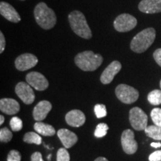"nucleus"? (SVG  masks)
<instances>
[{
    "mask_svg": "<svg viewBox=\"0 0 161 161\" xmlns=\"http://www.w3.org/2000/svg\"><path fill=\"white\" fill-rule=\"evenodd\" d=\"M115 93L118 99L125 104H132L139 98V92L135 88L127 84H119L116 86Z\"/></svg>",
    "mask_w": 161,
    "mask_h": 161,
    "instance_id": "obj_5",
    "label": "nucleus"
},
{
    "mask_svg": "<svg viewBox=\"0 0 161 161\" xmlns=\"http://www.w3.org/2000/svg\"><path fill=\"white\" fill-rule=\"evenodd\" d=\"M94 161H108V159L105 158H103V157H100V158H96Z\"/></svg>",
    "mask_w": 161,
    "mask_h": 161,
    "instance_id": "obj_35",
    "label": "nucleus"
},
{
    "mask_svg": "<svg viewBox=\"0 0 161 161\" xmlns=\"http://www.w3.org/2000/svg\"><path fill=\"white\" fill-rule=\"evenodd\" d=\"M129 121L134 129L145 130L148 124V116L141 108L138 107L133 108L129 113Z\"/></svg>",
    "mask_w": 161,
    "mask_h": 161,
    "instance_id": "obj_6",
    "label": "nucleus"
},
{
    "mask_svg": "<svg viewBox=\"0 0 161 161\" xmlns=\"http://www.w3.org/2000/svg\"><path fill=\"white\" fill-rule=\"evenodd\" d=\"M57 134L64 145V148H69L75 145L78 141V136L71 130L62 128L58 130Z\"/></svg>",
    "mask_w": 161,
    "mask_h": 161,
    "instance_id": "obj_16",
    "label": "nucleus"
},
{
    "mask_svg": "<svg viewBox=\"0 0 161 161\" xmlns=\"http://www.w3.org/2000/svg\"><path fill=\"white\" fill-rule=\"evenodd\" d=\"M8 161H21V154L17 150H11L8 153L7 158Z\"/></svg>",
    "mask_w": 161,
    "mask_h": 161,
    "instance_id": "obj_29",
    "label": "nucleus"
},
{
    "mask_svg": "<svg viewBox=\"0 0 161 161\" xmlns=\"http://www.w3.org/2000/svg\"><path fill=\"white\" fill-rule=\"evenodd\" d=\"M151 117L154 125L161 127V109L154 108L151 112Z\"/></svg>",
    "mask_w": 161,
    "mask_h": 161,
    "instance_id": "obj_25",
    "label": "nucleus"
},
{
    "mask_svg": "<svg viewBox=\"0 0 161 161\" xmlns=\"http://www.w3.org/2000/svg\"><path fill=\"white\" fill-rule=\"evenodd\" d=\"M0 14L6 19L14 23H17L21 20L20 15L14 8L5 2L0 3Z\"/></svg>",
    "mask_w": 161,
    "mask_h": 161,
    "instance_id": "obj_13",
    "label": "nucleus"
},
{
    "mask_svg": "<svg viewBox=\"0 0 161 161\" xmlns=\"http://www.w3.org/2000/svg\"><path fill=\"white\" fill-rule=\"evenodd\" d=\"M66 123L72 127H80L84 124L86 117L80 110H72L66 114L65 116Z\"/></svg>",
    "mask_w": 161,
    "mask_h": 161,
    "instance_id": "obj_15",
    "label": "nucleus"
},
{
    "mask_svg": "<svg viewBox=\"0 0 161 161\" xmlns=\"http://www.w3.org/2000/svg\"><path fill=\"white\" fill-rule=\"evenodd\" d=\"M109 129V127L108 126V125L105 123H100L96 126V128L94 132V135L96 137L101 138L103 137L107 134L108 130Z\"/></svg>",
    "mask_w": 161,
    "mask_h": 161,
    "instance_id": "obj_23",
    "label": "nucleus"
},
{
    "mask_svg": "<svg viewBox=\"0 0 161 161\" xmlns=\"http://www.w3.org/2000/svg\"><path fill=\"white\" fill-rule=\"evenodd\" d=\"M70 157L69 152L66 148H60L57 152V161H69Z\"/></svg>",
    "mask_w": 161,
    "mask_h": 161,
    "instance_id": "obj_28",
    "label": "nucleus"
},
{
    "mask_svg": "<svg viewBox=\"0 0 161 161\" xmlns=\"http://www.w3.org/2000/svg\"><path fill=\"white\" fill-rule=\"evenodd\" d=\"M21 1H25V0H21Z\"/></svg>",
    "mask_w": 161,
    "mask_h": 161,
    "instance_id": "obj_39",
    "label": "nucleus"
},
{
    "mask_svg": "<svg viewBox=\"0 0 161 161\" xmlns=\"http://www.w3.org/2000/svg\"><path fill=\"white\" fill-rule=\"evenodd\" d=\"M5 38L3 33L0 31V53H3L5 47Z\"/></svg>",
    "mask_w": 161,
    "mask_h": 161,
    "instance_id": "obj_32",
    "label": "nucleus"
},
{
    "mask_svg": "<svg viewBox=\"0 0 161 161\" xmlns=\"http://www.w3.org/2000/svg\"><path fill=\"white\" fill-rule=\"evenodd\" d=\"M34 128L38 134L45 136H51L55 134V129L53 126L43 123L42 122H36L34 125Z\"/></svg>",
    "mask_w": 161,
    "mask_h": 161,
    "instance_id": "obj_19",
    "label": "nucleus"
},
{
    "mask_svg": "<svg viewBox=\"0 0 161 161\" xmlns=\"http://www.w3.org/2000/svg\"><path fill=\"white\" fill-rule=\"evenodd\" d=\"M13 137V134L8 128H3L0 130V141L2 142H8Z\"/></svg>",
    "mask_w": 161,
    "mask_h": 161,
    "instance_id": "obj_24",
    "label": "nucleus"
},
{
    "mask_svg": "<svg viewBox=\"0 0 161 161\" xmlns=\"http://www.w3.org/2000/svg\"><path fill=\"white\" fill-rule=\"evenodd\" d=\"M139 10L142 13L156 14L161 12V0H142Z\"/></svg>",
    "mask_w": 161,
    "mask_h": 161,
    "instance_id": "obj_17",
    "label": "nucleus"
},
{
    "mask_svg": "<svg viewBox=\"0 0 161 161\" xmlns=\"http://www.w3.org/2000/svg\"><path fill=\"white\" fill-rule=\"evenodd\" d=\"M151 146L154 147V148H160V147H161V143L160 142H152L151 143Z\"/></svg>",
    "mask_w": 161,
    "mask_h": 161,
    "instance_id": "obj_34",
    "label": "nucleus"
},
{
    "mask_svg": "<svg viewBox=\"0 0 161 161\" xmlns=\"http://www.w3.org/2000/svg\"><path fill=\"white\" fill-rule=\"evenodd\" d=\"M94 112H95L96 117L98 119L105 117L107 116V110L104 104H96L95 107H94Z\"/></svg>",
    "mask_w": 161,
    "mask_h": 161,
    "instance_id": "obj_27",
    "label": "nucleus"
},
{
    "mask_svg": "<svg viewBox=\"0 0 161 161\" xmlns=\"http://www.w3.org/2000/svg\"><path fill=\"white\" fill-rule=\"evenodd\" d=\"M121 143L126 154H133L137 151L138 144L134 139V133L131 130L127 129L122 132Z\"/></svg>",
    "mask_w": 161,
    "mask_h": 161,
    "instance_id": "obj_9",
    "label": "nucleus"
},
{
    "mask_svg": "<svg viewBox=\"0 0 161 161\" xmlns=\"http://www.w3.org/2000/svg\"><path fill=\"white\" fill-rule=\"evenodd\" d=\"M154 58L155 60L156 63L158 64L159 66H161V48L160 49H156L154 52Z\"/></svg>",
    "mask_w": 161,
    "mask_h": 161,
    "instance_id": "obj_31",
    "label": "nucleus"
},
{
    "mask_svg": "<svg viewBox=\"0 0 161 161\" xmlns=\"http://www.w3.org/2000/svg\"><path fill=\"white\" fill-rule=\"evenodd\" d=\"M23 141L29 144L40 145L42 143V138L39 135V134H37L35 132H29L26 133L24 135Z\"/></svg>",
    "mask_w": 161,
    "mask_h": 161,
    "instance_id": "obj_21",
    "label": "nucleus"
},
{
    "mask_svg": "<svg viewBox=\"0 0 161 161\" xmlns=\"http://www.w3.org/2000/svg\"><path fill=\"white\" fill-rule=\"evenodd\" d=\"M121 69H122V65H121L120 62H119L118 60L113 61L108 66V67L104 70L101 75V82L104 84L111 83L115 75L119 72Z\"/></svg>",
    "mask_w": 161,
    "mask_h": 161,
    "instance_id": "obj_12",
    "label": "nucleus"
},
{
    "mask_svg": "<svg viewBox=\"0 0 161 161\" xmlns=\"http://www.w3.org/2000/svg\"><path fill=\"white\" fill-rule=\"evenodd\" d=\"M156 37V31L153 28L142 30L133 38L130 42V49L136 53L146 52L154 43Z\"/></svg>",
    "mask_w": 161,
    "mask_h": 161,
    "instance_id": "obj_3",
    "label": "nucleus"
},
{
    "mask_svg": "<svg viewBox=\"0 0 161 161\" xmlns=\"http://www.w3.org/2000/svg\"><path fill=\"white\" fill-rule=\"evenodd\" d=\"M52 158V155H51V154H49V155L48 156V160H50V158Z\"/></svg>",
    "mask_w": 161,
    "mask_h": 161,
    "instance_id": "obj_37",
    "label": "nucleus"
},
{
    "mask_svg": "<svg viewBox=\"0 0 161 161\" xmlns=\"http://www.w3.org/2000/svg\"><path fill=\"white\" fill-rule=\"evenodd\" d=\"M19 104L13 98H2L0 100V110L8 115H14L19 111Z\"/></svg>",
    "mask_w": 161,
    "mask_h": 161,
    "instance_id": "obj_18",
    "label": "nucleus"
},
{
    "mask_svg": "<svg viewBox=\"0 0 161 161\" xmlns=\"http://www.w3.org/2000/svg\"><path fill=\"white\" fill-rule=\"evenodd\" d=\"M103 62V58L99 54L92 51H84L78 53L75 57L76 66L85 72L95 71Z\"/></svg>",
    "mask_w": 161,
    "mask_h": 161,
    "instance_id": "obj_2",
    "label": "nucleus"
},
{
    "mask_svg": "<svg viewBox=\"0 0 161 161\" xmlns=\"http://www.w3.org/2000/svg\"><path fill=\"white\" fill-rule=\"evenodd\" d=\"M147 98L152 105H159L161 104V90H154L150 92Z\"/></svg>",
    "mask_w": 161,
    "mask_h": 161,
    "instance_id": "obj_22",
    "label": "nucleus"
},
{
    "mask_svg": "<svg viewBox=\"0 0 161 161\" xmlns=\"http://www.w3.org/2000/svg\"><path fill=\"white\" fill-rule=\"evenodd\" d=\"M52 108V104L49 101H41L35 107L33 110V117L36 121L40 122L45 119L48 114Z\"/></svg>",
    "mask_w": 161,
    "mask_h": 161,
    "instance_id": "obj_14",
    "label": "nucleus"
},
{
    "mask_svg": "<svg viewBox=\"0 0 161 161\" xmlns=\"http://www.w3.org/2000/svg\"><path fill=\"white\" fill-rule=\"evenodd\" d=\"M137 24V20L129 14H122L114 20V29L119 32H127L134 29Z\"/></svg>",
    "mask_w": 161,
    "mask_h": 161,
    "instance_id": "obj_7",
    "label": "nucleus"
},
{
    "mask_svg": "<svg viewBox=\"0 0 161 161\" xmlns=\"http://www.w3.org/2000/svg\"><path fill=\"white\" fill-rule=\"evenodd\" d=\"M149 161H161V150L155 151L148 157Z\"/></svg>",
    "mask_w": 161,
    "mask_h": 161,
    "instance_id": "obj_30",
    "label": "nucleus"
},
{
    "mask_svg": "<svg viewBox=\"0 0 161 161\" xmlns=\"http://www.w3.org/2000/svg\"><path fill=\"white\" fill-rule=\"evenodd\" d=\"M25 79L30 86L39 91L45 90L49 86V81L46 79V78L43 74L38 72H29L26 75Z\"/></svg>",
    "mask_w": 161,
    "mask_h": 161,
    "instance_id": "obj_10",
    "label": "nucleus"
},
{
    "mask_svg": "<svg viewBox=\"0 0 161 161\" xmlns=\"http://www.w3.org/2000/svg\"><path fill=\"white\" fill-rule=\"evenodd\" d=\"M4 122H5V117L3 115H1L0 116V124L3 125Z\"/></svg>",
    "mask_w": 161,
    "mask_h": 161,
    "instance_id": "obj_36",
    "label": "nucleus"
},
{
    "mask_svg": "<svg viewBox=\"0 0 161 161\" xmlns=\"http://www.w3.org/2000/svg\"><path fill=\"white\" fill-rule=\"evenodd\" d=\"M38 63V59L35 55L30 53H25L18 56L15 60V66L19 71H25L35 67Z\"/></svg>",
    "mask_w": 161,
    "mask_h": 161,
    "instance_id": "obj_11",
    "label": "nucleus"
},
{
    "mask_svg": "<svg viewBox=\"0 0 161 161\" xmlns=\"http://www.w3.org/2000/svg\"><path fill=\"white\" fill-rule=\"evenodd\" d=\"M31 161H44L42 158L41 153L39 152H36L32 154L31 157Z\"/></svg>",
    "mask_w": 161,
    "mask_h": 161,
    "instance_id": "obj_33",
    "label": "nucleus"
},
{
    "mask_svg": "<svg viewBox=\"0 0 161 161\" xmlns=\"http://www.w3.org/2000/svg\"><path fill=\"white\" fill-rule=\"evenodd\" d=\"M34 15L36 23L43 29H51L55 25L57 17L55 11L49 8L45 3H40L36 5Z\"/></svg>",
    "mask_w": 161,
    "mask_h": 161,
    "instance_id": "obj_1",
    "label": "nucleus"
},
{
    "mask_svg": "<svg viewBox=\"0 0 161 161\" xmlns=\"http://www.w3.org/2000/svg\"><path fill=\"white\" fill-rule=\"evenodd\" d=\"M10 126L13 131H19L23 128V121L17 116H14L10 121Z\"/></svg>",
    "mask_w": 161,
    "mask_h": 161,
    "instance_id": "obj_26",
    "label": "nucleus"
},
{
    "mask_svg": "<svg viewBox=\"0 0 161 161\" xmlns=\"http://www.w3.org/2000/svg\"><path fill=\"white\" fill-rule=\"evenodd\" d=\"M160 88H161V80H160Z\"/></svg>",
    "mask_w": 161,
    "mask_h": 161,
    "instance_id": "obj_38",
    "label": "nucleus"
},
{
    "mask_svg": "<svg viewBox=\"0 0 161 161\" xmlns=\"http://www.w3.org/2000/svg\"><path fill=\"white\" fill-rule=\"evenodd\" d=\"M70 27L75 33L84 39L92 37V31L88 25L85 16L79 11H73L68 16Z\"/></svg>",
    "mask_w": 161,
    "mask_h": 161,
    "instance_id": "obj_4",
    "label": "nucleus"
},
{
    "mask_svg": "<svg viewBox=\"0 0 161 161\" xmlns=\"http://www.w3.org/2000/svg\"><path fill=\"white\" fill-rule=\"evenodd\" d=\"M146 135L155 140H161V127L156 125H149L145 129Z\"/></svg>",
    "mask_w": 161,
    "mask_h": 161,
    "instance_id": "obj_20",
    "label": "nucleus"
},
{
    "mask_svg": "<svg viewBox=\"0 0 161 161\" xmlns=\"http://www.w3.org/2000/svg\"><path fill=\"white\" fill-rule=\"evenodd\" d=\"M15 92L25 104H32L35 99V92L31 86L25 82H19L15 87Z\"/></svg>",
    "mask_w": 161,
    "mask_h": 161,
    "instance_id": "obj_8",
    "label": "nucleus"
}]
</instances>
